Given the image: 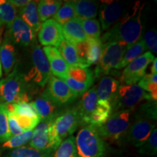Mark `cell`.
Wrapping results in <instances>:
<instances>
[{"instance_id": "cell-15", "label": "cell", "mask_w": 157, "mask_h": 157, "mask_svg": "<svg viewBox=\"0 0 157 157\" xmlns=\"http://www.w3.org/2000/svg\"><path fill=\"white\" fill-rule=\"evenodd\" d=\"M7 29L8 31L6 35L14 44H16L22 47H29L35 44L36 33L19 16H16Z\"/></svg>"}, {"instance_id": "cell-43", "label": "cell", "mask_w": 157, "mask_h": 157, "mask_svg": "<svg viewBox=\"0 0 157 157\" xmlns=\"http://www.w3.org/2000/svg\"><path fill=\"white\" fill-rule=\"evenodd\" d=\"M2 76V67L1 62H0V78H1Z\"/></svg>"}, {"instance_id": "cell-30", "label": "cell", "mask_w": 157, "mask_h": 157, "mask_svg": "<svg viewBox=\"0 0 157 157\" xmlns=\"http://www.w3.org/2000/svg\"><path fill=\"white\" fill-rule=\"evenodd\" d=\"M17 10L9 1L0 0V25L10 26L17 16Z\"/></svg>"}, {"instance_id": "cell-27", "label": "cell", "mask_w": 157, "mask_h": 157, "mask_svg": "<svg viewBox=\"0 0 157 157\" xmlns=\"http://www.w3.org/2000/svg\"><path fill=\"white\" fill-rule=\"evenodd\" d=\"M147 50L146 44L143 39L137 41L134 44L129 45L126 49L123 58L121 60L117 69L119 70L121 68L126 67L127 65L132 62L135 59L144 54V52Z\"/></svg>"}, {"instance_id": "cell-5", "label": "cell", "mask_w": 157, "mask_h": 157, "mask_svg": "<svg viewBox=\"0 0 157 157\" xmlns=\"http://www.w3.org/2000/svg\"><path fill=\"white\" fill-rule=\"evenodd\" d=\"M134 111H119L111 114L108 120L97 127L98 132L103 140L117 142L126 134L130 126L131 117Z\"/></svg>"}, {"instance_id": "cell-8", "label": "cell", "mask_w": 157, "mask_h": 157, "mask_svg": "<svg viewBox=\"0 0 157 157\" xmlns=\"http://www.w3.org/2000/svg\"><path fill=\"white\" fill-rule=\"evenodd\" d=\"M32 68L28 75H25L29 82H32L39 87H44L51 76L50 65L42 49L38 44L33 45L31 52Z\"/></svg>"}, {"instance_id": "cell-29", "label": "cell", "mask_w": 157, "mask_h": 157, "mask_svg": "<svg viewBox=\"0 0 157 157\" xmlns=\"http://www.w3.org/2000/svg\"><path fill=\"white\" fill-rule=\"evenodd\" d=\"M52 152L39 151L30 146H22L13 149L5 157H52Z\"/></svg>"}, {"instance_id": "cell-10", "label": "cell", "mask_w": 157, "mask_h": 157, "mask_svg": "<svg viewBox=\"0 0 157 157\" xmlns=\"http://www.w3.org/2000/svg\"><path fill=\"white\" fill-rule=\"evenodd\" d=\"M63 81L77 97H80L93 85L95 76L89 68H68V77Z\"/></svg>"}, {"instance_id": "cell-12", "label": "cell", "mask_w": 157, "mask_h": 157, "mask_svg": "<svg viewBox=\"0 0 157 157\" xmlns=\"http://www.w3.org/2000/svg\"><path fill=\"white\" fill-rule=\"evenodd\" d=\"M155 128L156 121L135 115V119L126 133L127 138L131 144L140 148L148 140Z\"/></svg>"}, {"instance_id": "cell-36", "label": "cell", "mask_w": 157, "mask_h": 157, "mask_svg": "<svg viewBox=\"0 0 157 157\" xmlns=\"http://www.w3.org/2000/svg\"><path fill=\"white\" fill-rule=\"evenodd\" d=\"M12 137L8 127V111L5 104L0 103V143H5Z\"/></svg>"}, {"instance_id": "cell-6", "label": "cell", "mask_w": 157, "mask_h": 157, "mask_svg": "<svg viewBox=\"0 0 157 157\" xmlns=\"http://www.w3.org/2000/svg\"><path fill=\"white\" fill-rule=\"evenodd\" d=\"M143 101H152L150 94L137 84L121 85L112 105V113L119 111H135Z\"/></svg>"}, {"instance_id": "cell-33", "label": "cell", "mask_w": 157, "mask_h": 157, "mask_svg": "<svg viewBox=\"0 0 157 157\" xmlns=\"http://www.w3.org/2000/svg\"><path fill=\"white\" fill-rule=\"evenodd\" d=\"M81 24L88 39H101V26L96 19H81Z\"/></svg>"}, {"instance_id": "cell-4", "label": "cell", "mask_w": 157, "mask_h": 157, "mask_svg": "<svg viewBox=\"0 0 157 157\" xmlns=\"http://www.w3.org/2000/svg\"><path fill=\"white\" fill-rule=\"evenodd\" d=\"M78 157H105L106 147L96 127L85 125L75 138Z\"/></svg>"}, {"instance_id": "cell-9", "label": "cell", "mask_w": 157, "mask_h": 157, "mask_svg": "<svg viewBox=\"0 0 157 157\" xmlns=\"http://www.w3.org/2000/svg\"><path fill=\"white\" fill-rule=\"evenodd\" d=\"M154 54L148 51L127 65L120 76L121 85L136 84L145 76L149 64L154 61Z\"/></svg>"}, {"instance_id": "cell-2", "label": "cell", "mask_w": 157, "mask_h": 157, "mask_svg": "<svg viewBox=\"0 0 157 157\" xmlns=\"http://www.w3.org/2000/svg\"><path fill=\"white\" fill-rule=\"evenodd\" d=\"M77 108L81 124L96 127L103 125L112 113L110 104L98 101L96 86H93L82 95Z\"/></svg>"}, {"instance_id": "cell-7", "label": "cell", "mask_w": 157, "mask_h": 157, "mask_svg": "<svg viewBox=\"0 0 157 157\" xmlns=\"http://www.w3.org/2000/svg\"><path fill=\"white\" fill-rule=\"evenodd\" d=\"M127 48L126 45L117 42L103 44L101 56L94 73L95 78L108 75L113 68L117 69L122 60Z\"/></svg>"}, {"instance_id": "cell-40", "label": "cell", "mask_w": 157, "mask_h": 157, "mask_svg": "<svg viewBox=\"0 0 157 157\" xmlns=\"http://www.w3.org/2000/svg\"><path fill=\"white\" fill-rule=\"evenodd\" d=\"M8 127L10 134L13 136H15V135H20L21 133L24 132V131L21 129V127L19 126L18 123L14 116L11 112L8 111Z\"/></svg>"}, {"instance_id": "cell-1", "label": "cell", "mask_w": 157, "mask_h": 157, "mask_svg": "<svg viewBox=\"0 0 157 157\" xmlns=\"http://www.w3.org/2000/svg\"><path fill=\"white\" fill-rule=\"evenodd\" d=\"M145 5L137 1L115 25L101 39L103 44L117 42L127 47L137 42L142 38V16Z\"/></svg>"}, {"instance_id": "cell-21", "label": "cell", "mask_w": 157, "mask_h": 157, "mask_svg": "<svg viewBox=\"0 0 157 157\" xmlns=\"http://www.w3.org/2000/svg\"><path fill=\"white\" fill-rule=\"evenodd\" d=\"M60 25L64 39L72 44L84 42L88 39L82 26L79 17H74Z\"/></svg>"}, {"instance_id": "cell-3", "label": "cell", "mask_w": 157, "mask_h": 157, "mask_svg": "<svg viewBox=\"0 0 157 157\" xmlns=\"http://www.w3.org/2000/svg\"><path fill=\"white\" fill-rule=\"evenodd\" d=\"M31 84L25 79V74L15 68L13 72L0 81V103H31Z\"/></svg>"}, {"instance_id": "cell-11", "label": "cell", "mask_w": 157, "mask_h": 157, "mask_svg": "<svg viewBox=\"0 0 157 157\" xmlns=\"http://www.w3.org/2000/svg\"><path fill=\"white\" fill-rule=\"evenodd\" d=\"M81 124V118L77 107L63 110L52 121L54 129L59 138L71 136Z\"/></svg>"}, {"instance_id": "cell-25", "label": "cell", "mask_w": 157, "mask_h": 157, "mask_svg": "<svg viewBox=\"0 0 157 157\" xmlns=\"http://www.w3.org/2000/svg\"><path fill=\"white\" fill-rule=\"evenodd\" d=\"M37 5L38 2L30 1L28 5L19 10V17L36 33L39 31L42 24L39 21Z\"/></svg>"}, {"instance_id": "cell-17", "label": "cell", "mask_w": 157, "mask_h": 157, "mask_svg": "<svg viewBox=\"0 0 157 157\" xmlns=\"http://www.w3.org/2000/svg\"><path fill=\"white\" fill-rule=\"evenodd\" d=\"M38 39L43 46L58 48L64 39L60 24L51 18L43 22L38 31Z\"/></svg>"}, {"instance_id": "cell-41", "label": "cell", "mask_w": 157, "mask_h": 157, "mask_svg": "<svg viewBox=\"0 0 157 157\" xmlns=\"http://www.w3.org/2000/svg\"><path fill=\"white\" fill-rule=\"evenodd\" d=\"M10 2L13 5L15 8H22L30 2V0H10Z\"/></svg>"}, {"instance_id": "cell-14", "label": "cell", "mask_w": 157, "mask_h": 157, "mask_svg": "<svg viewBox=\"0 0 157 157\" xmlns=\"http://www.w3.org/2000/svg\"><path fill=\"white\" fill-rule=\"evenodd\" d=\"M100 2L99 22L103 31L108 30L115 25L128 10L124 3L119 1H102Z\"/></svg>"}, {"instance_id": "cell-28", "label": "cell", "mask_w": 157, "mask_h": 157, "mask_svg": "<svg viewBox=\"0 0 157 157\" xmlns=\"http://www.w3.org/2000/svg\"><path fill=\"white\" fill-rule=\"evenodd\" d=\"M63 1L60 0H41L38 2L37 10L40 22H44L47 20L53 17L58 12Z\"/></svg>"}, {"instance_id": "cell-20", "label": "cell", "mask_w": 157, "mask_h": 157, "mask_svg": "<svg viewBox=\"0 0 157 157\" xmlns=\"http://www.w3.org/2000/svg\"><path fill=\"white\" fill-rule=\"evenodd\" d=\"M119 87L120 83L119 80L112 76H105L101 77L96 87L98 101L109 103L112 108Z\"/></svg>"}, {"instance_id": "cell-26", "label": "cell", "mask_w": 157, "mask_h": 157, "mask_svg": "<svg viewBox=\"0 0 157 157\" xmlns=\"http://www.w3.org/2000/svg\"><path fill=\"white\" fill-rule=\"evenodd\" d=\"M58 50L63 58L65 62L68 65V68L82 67L88 68L84 65L78 58L77 51L74 44L63 39L58 47Z\"/></svg>"}, {"instance_id": "cell-19", "label": "cell", "mask_w": 157, "mask_h": 157, "mask_svg": "<svg viewBox=\"0 0 157 157\" xmlns=\"http://www.w3.org/2000/svg\"><path fill=\"white\" fill-rule=\"evenodd\" d=\"M42 50L48 60L51 73L60 79L64 80L67 78L68 66L58 49L54 47L48 46L44 47Z\"/></svg>"}, {"instance_id": "cell-42", "label": "cell", "mask_w": 157, "mask_h": 157, "mask_svg": "<svg viewBox=\"0 0 157 157\" xmlns=\"http://www.w3.org/2000/svg\"><path fill=\"white\" fill-rule=\"evenodd\" d=\"M153 65L151 67V74H157V59L154 58V61L152 62Z\"/></svg>"}, {"instance_id": "cell-22", "label": "cell", "mask_w": 157, "mask_h": 157, "mask_svg": "<svg viewBox=\"0 0 157 157\" xmlns=\"http://www.w3.org/2000/svg\"><path fill=\"white\" fill-rule=\"evenodd\" d=\"M52 120L41 121L37 125L33 131V136L29 143L30 147L39 151H47L53 153L51 149L50 137L48 134L49 127Z\"/></svg>"}, {"instance_id": "cell-18", "label": "cell", "mask_w": 157, "mask_h": 157, "mask_svg": "<svg viewBox=\"0 0 157 157\" xmlns=\"http://www.w3.org/2000/svg\"><path fill=\"white\" fill-rule=\"evenodd\" d=\"M31 103L41 121L52 120L62 111L60 107L55 103L44 92L39 95Z\"/></svg>"}, {"instance_id": "cell-31", "label": "cell", "mask_w": 157, "mask_h": 157, "mask_svg": "<svg viewBox=\"0 0 157 157\" xmlns=\"http://www.w3.org/2000/svg\"><path fill=\"white\" fill-rule=\"evenodd\" d=\"M54 157H78L75 137L71 135L62 141L56 150Z\"/></svg>"}, {"instance_id": "cell-24", "label": "cell", "mask_w": 157, "mask_h": 157, "mask_svg": "<svg viewBox=\"0 0 157 157\" xmlns=\"http://www.w3.org/2000/svg\"><path fill=\"white\" fill-rule=\"evenodd\" d=\"M76 17L81 19H95L98 14L100 2L92 0L69 1Z\"/></svg>"}, {"instance_id": "cell-38", "label": "cell", "mask_w": 157, "mask_h": 157, "mask_svg": "<svg viewBox=\"0 0 157 157\" xmlns=\"http://www.w3.org/2000/svg\"><path fill=\"white\" fill-rule=\"evenodd\" d=\"M157 151V131L155 128L148 140L145 142L142 146L139 148V152L142 154L155 155Z\"/></svg>"}, {"instance_id": "cell-37", "label": "cell", "mask_w": 157, "mask_h": 157, "mask_svg": "<svg viewBox=\"0 0 157 157\" xmlns=\"http://www.w3.org/2000/svg\"><path fill=\"white\" fill-rule=\"evenodd\" d=\"M135 115L156 121V101H147L141 104Z\"/></svg>"}, {"instance_id": "cell-16", "label": "cell", "mask_w": 157, "mask_h": 157, "mask_svg": "<svg viewBox=\"0 0 157 157\" xmlns=\"http://www.w3.org/2000/svg\"><path fill=\"white\" fill-rule=\"evenodd\" d=\"M74 45L77 51L78 58L87 67L98 64L103 48L101 39H88L85 42Z\"/></svg>"}, {"instance_id": "cell-35", "label": "cell", "mask_w": 157, "mask_h": 157, "mask_svg": "<svg viewBox=\"0 0 157 157\" xmlns=\"http://www.w3.org/2000/svg\"><path fill=\"white\" fill-rule=\"evenodd\" d=\"M76 17V15L75 14L73 7L71 5L70 2L68 1L65 2V3L60 6L58 12L52 17V19H53L55 21H56L57 23L60 25Z\"/></svg>"}, {"instance_id": "cell-39", "label": "cell", "mask_w": 157, "mask_h": 157, "mask_svg": "<svg viewBox=\"0 0 157 157\" xmlns=\"http://www.w3.org/2000/svg\"><path fill=\"white\" fill-rule=\"evenodd\" d=\"M145 44L147 49L150 50V52L152 53L156 54L157 52V33L155 29L149 30L144 35Z\"/></svg>"}, {"instance_id": "cell-23", "label": "cell", "mask_w": 157, "mask_h": 157, "mask_svg": "<svg viewBox=\"0 0 157 157\" xmlns=\"http://www.w3.org/2000/svg\"><path fill=\"white\" fill-rule=\"evenodd\" d=\"M16 58L15 44L5 34V39L0 45V62L6 75H9L15 67Z\"/></svg>"}, {"instance_id": "cell-34", "label": "cell", "mask_w": 157, "mask_h": 157, "mask_svg": "<svg viewBox=\"0 0 157 157\" xmlns=\"http://www.w3.org/2000/svg\"><path fill=\"white\" fill-rule=\"evenodd\" d=\"M33 136V131H25L21 134L11 137L2 144V148L5 149H15L22 147L31 140Z\"/></svg>"}, {"instance_id": "cell-13", "label": "cell", "mask_w": 157, "mask_h": 157, "mask_svg": "<svg viewBox=\"0 0 157 157\" xmlns=\"http://www.w3.org/2000/svg\"><path fill=\"white\" fill-rule=\"evenodd\" d=\"M44 93L59 107L68 105L78 98L63 80L54 76L49 78Z\"/></svg>"}, {"instance_id": "cell-32", "label": "cell", "mask_w": 157, "mask_h": 157, "mask_svg": "<svg viewBox=\"0 0 157 157\" xmlns=\"http://www.w3.org/2000/svg\"><path fill=\"white\" fill-rule=\"evenodd\" d=\"M137 85L150 94L152 100H157V74H145V76L138 82Z\"/></svg>"}, {"instance_id": "cell-44", "label": "cell", "mask_w": 157, "mask_h": 157, "mask_svg": "<svg viewBox=\"0 0 157 157\" xmlns=\"http://www.w3.org/2000/svg\"><path fill=\"white\" fill-rule=\"evenodd\" d=\"M2 26V25H0V29H1V27ZM0 36H1V35H0Z\"/></svg>"}]
</instances>
